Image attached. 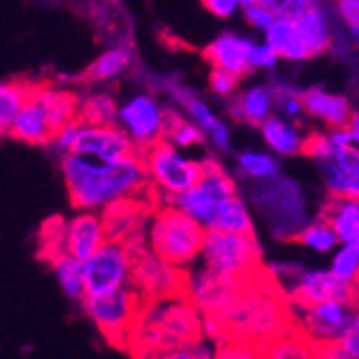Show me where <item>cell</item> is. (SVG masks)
<instances>
[{"label":"cell","instance_id":"f546056e","mask_svg":"<svg viewBox=\"0 0 359 359\" xmlns=\"http://www.w3.org/2000/svg\"><path fill=\"white\" fill-rule=\"evenodd\" d=\"M265 41L280 54V58H286V60H306L302 43H299V37H297L295 20L278 18L276 24L265 32Z\"/></svg>","mask_w":359,"mask_h":359},{"label":"cell","instance_id":"d590c367","mask_svg":"<svg viewBox=\"0 0 359 359\" xmlns=\"http://www.w3.org/2000/svg\"><path fill=\"white\" fill-rule=\"evenodd\" d=\"M330 269L342 282L359 288V243H340L332 252Z\"/></svg>","mask_w":359,"mask_h":359},{"label":"cell","instance_id":"30bf717a","mask_svg":"<svg viewBox=\"0 0 359 359\" xmlns=\"http://www.w3.org/2000/svg\"><path fill=\"white\" fill-rule=\"evenodd\" d=\"M86 265V297L104 295L125 286H132L134 278V256L121 241L108 239L90 258Z\"/></svg>","mask_w":359,"mask_h":359},{"label":"cell","instance_id":"60d3db41","mask_svg":"<svg viewBox=\"0 0 359 359\" xmlns=\"http://www.w3.org/2000/svg\"><path fill=\"white\" fill-rule=\"evenodd\" d=\"M239 80H241V76H237L233 72H226V69H219V67H213L211 76H209L211 90L219 97H231L233 93H237Z\"/></svg>","mask_w":359,"mask_h":359},{"label":"cell","instance_id":"7a4b0ae2","mask_svg":"<svg viewBox=\"0 0 359 359\" xmlns=\"http://www.w3.org/2000/svg\"><path fill=\"white\" fill-rule=\"evenodd\" d=\"M205 314L185 292L144 302L134 323L127 348L136 359H155L161 353L191 346L201 338Z\"/></svg>","mask_w":359,"mask_h":359},{"label":"cell","instance_id":"83f0119b","mask_svg":"<svg viewBox=\"0 0 359 359\" xmlns=\"http://www.w3.org/2000/svg\"><path fill=\"white\" fill-rule=\"evenodd\" d=\"M52 271L56 276V282L60 290L67 295L69 299L84 302L86 297V265L84 260L76 258L69 252H62L50 260Z\"/></svg>","mask_w":359,"mask_h":359},{"label":"cell","instance_id":"11a10c76","mask_svg":"<svg viewBox=\"0 0 359 359\" xmlns=\"http://www.w3.org/2000/svg\"><path fill=\"white\" fill-rule=\"evenodd\" d=\"M357 43H359V37H357Z\"/></svg>","mask_w":359,"mask_h":359},{"label":"cell","instance_id":"8d00e7d4","mask_svg":"<svg viewBox=\"0 0 359 359\" xmlns=\"http://www.w3.org/2000/svg\"><path fill=\"white\" fill-rule=\"evenodd\" d=\"M239 170L254 181H269L278 177V159L265 151H243L237 157Z\"/></svg>","mask_w":359,"mask_h":359},{"label":"cell","instance_id":"bcb514c9","mask_svg":"<svg viewBox=\"0 0 359 359\" xmlns=\"http://www.w3.org/2000/svg\"><path fill=\"white\" fill-rule=\"evenodd\" d=\"M338 13L348 26L351 35L359 37V0H338Z\"/></svg>","mask_w":359,"mask_h":359},{"label":"cell","instance_id":"603a6c76","mask_svg":"<svg viewBox=\"0 0 359 359\" xmlns=\"http://www.w3.org/2000/svg\"><path fill=\"white\" fill-rule=\"evenodd\" d=\"M260 134H263L265 144L282 157H292L306 153L308 138L299 132V127L292 125L286 116L271 114L263 125H260Z\"/></svg>","mask_w":359,"mask_h":359},{"label":"cell","instance_id":"b9f144b4","mask_svg":"<svg viewBox=\"0 0 359 359\" xmlns=\"http://www.w3.org/2000/svg\"><path fill=\"white\" fill-rule=\"evenodd\" d=\"M80 125H82V118H76V121H72L67 125H62L52 138L54 149L60 151L62 155L74 153V147H76V140H78V134H80Z\"/></svg>","mask_w":359,"mask_h":359},{"label":"cell","instance_id":"9c48e42d","mask_svg":"<svg viewBox=\"0 0 359 359\" xmlns=\"http://www.w3.org/2000/svg\"><path fill=\"white\" fill-rule=\"evenodd\" d=\"M142 159L149 179L168 201L194 187L205 170V161L187 157L183 149L170 144L168 140H159L157 144L149 147L142 153Z\"/></svg>","mask_w":359,"mask_h":359},{"label":"cell","instance_id":"d6986e66","mask_svg":"<svg viewBox=\"0 0 359 359\" xmlns=\"http://www.w3.org/2000/svg\"><path fill=\"white\" fill-rule=\"evenodd\" d=\"M254 46L256 43L248 37L226 32V35H219L215 41L209 43V48L205 50V56L211 62V67H219L226 72H233L237 76H245L252 69Z\"/></svg>","mask_w":359,"mask_h":359},{"label":"cell","instance_id":"ee69618b","mask_svg":"<svg viewBox=\"0 0 359 359\" xmlns=\"http://www.w3.org/2000/svg\"><path fill=\"white\" fill-rule=\"evenodd\" d=\"M280 60V54L267 43H256L252 50V69H273Z\"/></svg>","mask_w":359,"mask_h":359},{"label":"cell","instance_id":"4316f807","mask_svg":"<svg viewBox=\"0 0 359 359\" xmlns=\"http://www.w3.org/2000/svg\"><path fill=\"white\" fill-rule=\"evenodd\" d=\"M323 217L334 226L340 243H359V198L332 196Z\"/></svg>","mask_w":359,"mask_h":359},{"label":"cell","instance_id":"f5cc1de1","mask_svg":"<svg viewBox=\"0 0 359 359\" xmlns=\"http://www.w3.org/2000/svg\"><path fill=\"white\" fill-rule=\"evenodd\" d=\"M346 127H348V132H351L353 144H355V147H359V114H353Z\"/></svg>","mask_w":359,"mask_h":359},{"label":"cell","instance_id":"d4e9b609","mask_svg":"<svg viewBox=\"0 0 359 359\" xmlns=\"http://www.w3.org/2000/svg\"><path fill=\"white\" fill-rule=\"evenodd\" d=\"M35 100L43 106V110L48 112L54 132L62 125H67L76 118H80V102L78 97L65 88H54V86H32L30 93Z\"/></svg>","mask_w":359,"mask_h":359},{"label":"cell","instance_id":"2e32d148","mask_svg":"<svg viewBox=\"0 0 359 359\" xmlns=\"http://www.w3.org/2000/svg\"><path fill=\"white\" fill-rule=\"evenodd\" d=\"M74 153L102 161H121L138 155V147L121 125H95L82 121Z\"/></svg>","mask_w":359,"mask_h":359},{"label":"cell","instance_id":"e0dca14e","mask_svg":"<svg viewBox=\"0 0 359 359\" xmlns=\"http://www.w3.org/2000/svg\"><path fill=\"white\" fill-rule=\"evenodd\" d=\"M108 241V228L104 215L97 211H78L65 222V252L80 260L90 258Z\"/></svg>","mask_w":359,"mask_h":359},{"label":"cell","instance_id":"ab89813d","mask_svg":"<svg viewBox=\"0 0 359 359\" xmlns=\"http://www.w3.org/2000/svg\"><path fill=\"white\" fill-rule=\"evenodd\" d=\"M243 15H245L248 24L260 32H267L280 18L276 9H271L267 5H260V3H252V5L243 7Z\"/></svg>","mask_w":359,"mask_h":359},{"label":"cell","instance_id":"44dd1931","mask_svg":"<svg viewBox=\"0 0 359 359\" xmlns=\"http://www.w3.org/2000/svg\"><path fill=\"white\" fill-rule=\"evenodd\" d=\"M54 134L56 132H54L48 112L43 110V106L35 100V97L30 95L26 106L22 108V112L13 121L7 136L22 140V142H28V144H48V142H52Z\"/></svg>","mask_w":359,"mask_h":359},{"label":"cell","instance_id":"7402d4cb","mask_svg":"<svg viewBox=\"0 0 359 359\" xmlns=\"http://www.w3.org/2000/svg\"><path fill=\"white\" fill-rule=\"evenodd\" d=\"M295 28L306 58H314L330 48L332 28H330L327 11L323 9V5H316L304 15H299L295 20Z\"/></svg>","mask_w":359,"mask_h":359},{"label":"cell","instance_id":"681fc988","mask_svg":"<svg viewBox=\"0 0 359 359\" xmlns=\"http://www.w3.org/2000/svg\"><path fill=\"white\" fill-rule=\"evenodd\" d=\"M196 359H217V342L209 338H201L196 344H191Z\"/></svg>","mask_w":359,"mask_h":359},{"label":"cell","instance_id":"ffe728a7","mask_svg":"<svg viewBox=\"0 0 359 359\" xmlns=\"http://www.w3.org/2000/svg\"><path fill=\"white\" fill-rule=\"evenodd\" d=\"M177 102L181 104V108L187 112V116L198 123L203 127V132L209 136V140L213 142V147L217 151H228L231 149V132H228V125L213 114V110L201 100L198 95H194L185 88H177L175 90Z\"/></svg>","mask_w":359,"mask_h":359},{"label":"cell","instance_id":"ac0fdd59","mask_svg":"<svg viewBox=\"0 0 359 359\" xmlns=\"http://www.w3.org/2000/svg\"><path fill=\"white\" fill-rule=\"evenodd\" d=\"M106 228H108V239L127 243L129 239H136L147 235V226H149V209L138 203L134 196L123 198L108 209L102 211Z\"/></svg>","mask_w":359,"mask_h":359},{"label":"cell","instance_id":"3957f363","mask_svg":"<svg viewBox=\"0 0 359 359\" xmlns=\"http://www.w3.org/2000/svg\"><path fill=\"white\" fill-rule=\"evenodd\" d=\"M224 325V340H245L265 346L295 325L286 292L260 276L245 282L237 299L217 314Z\"/></svg>","mask_w":359,"mask_h":359},{"label":"cell","instance_id":"f1b7e54d","mask_svg":"<svg viewBox=\"0 0 359 359\" xmlns=\"http://www.w3.org/2000/svg\"><path fill=\"white\" fill-rule=\"evenodd\" d=\"M318 344L310 340L297 325L273 338L263 346L265 359H316L318 357Z\"/></svg>","mask_w":359,"mask_h":359},{"label":"cell","instance_id":"f907efd6","mask_svg":"<svg viewBox=\"0 0 359 359\" xmlns=\"http://www.w3.org/2000/svg\"><path fill=\"white\" fill-rule=\"evenodd\" d=\"M316 359H351L340 344H325L318 348V357Z\"/></svg>","mask_w":359,"mask_h":359},{"label":"cell","instance_id":"277c9868","mask_svg":"<svg viewBox=\"0 0 359 359\" xmlns=\"http://www.w3.org/2000/svg\"><path fill=\"white\" fill-rule=\"evenodd\" d=\"M205 237V226H201L175 205L157 209L147 226L149 248L181 269L191 267L201 258Z\"/></svg>","mask_w":359,"mask_h":359},{"label":"cell","instance_id":"74e56055","mask_svg":"<svg viewBox=\"0 0 359 359\" xmlns=\"http://www.w3.org/2000/svg\"><path fill=\"white\" fill-rule=\"evenodd\" d=\"M41 256L52 260L54 256L65 252V222L62 219H52L43 226L41 237Z\"/></svg>","mask_w":359,"mask_h":359},{"label":"cell","instance_id":"f35d334b","mask_svg":"<svg viewBox=\"0 0 359 359\" xmlns=\"http://www.w3.org/2000/svg\"><path fill=\"white\" fill-rule=\"evenodd\" d=\"M217 359H265V351L245 340H222L217 342Z\"/></svg>","mask_w":359,"mask_h":359},{"label":"cell","instance_id":"8992f818","mask_svg":"<svg viewBox=\"0 0 359 359\" xmlns=\"http://www.w3.org/2000/svg\"><path fill=\"white\" fill-rule=\"evenodd\" d=\"M144 299L134 286H125L104 295L84 297L82 306L100 334L114 346L127 348L134 323L140 314Z\"/></svg>","mask_w":359,"mask_h":359},{"label":"cell","instance_id":"7c38bea8","mask_svg":"<svg viewBox=\"0 0 359 359\" xmlns=\"http://www.w3.org/2000/svg\"><path fill=\"white\" fill-rule=\"evenodd\" d=\"M132 286L140 292L144 302L166 299L183 292L185 269L177 267L151 248L134 254V278Z\"/></svg>","mask_w":359,"mask_h":359},{"label":"cell","instance_id":"9a60e30c","mask_svg":"<svg viewBox=\"0 0 359 359\" xmlns=\"http://www.w3.org/2000/svg\"><path fill=\"white\" fill-rule=\"evenodd\" d=\"M292 310H302L325 299H344L359 304V288L342 282L332 269H302L284 290Z\"/></svg>","mask_w":359,"mask_h":359},{"label":"cell","instance_id":"4fadbf2b","mask_svg":"<svg viewBox=\"0 0 359 359\" xmlns=\"http://www.w3.org/2000/svg\"><path fill=\"white\" fill-rule=\"evenodd\" d=\"M357 306L359 304L344 299H325L320 304L295 310V325L318 346L338 344L351 327Z\"/></svg>","mask_w":359,"mask_h":359},{"label":"cell","instance_id":"ba28073f","mask_svg":"<svg viewBox=\"0 0 359 359\" xmlns=\"http://www.w3.org/2000/svg\"><path fill=\"white\" fill-rule=\"evenodd\" d=\"M306 153L316 164L323 183L332 196L359 198V147H338L327 134L308 138Z\"/></svg>","mask_w":359,"mask_h":359},{"label":"cell","instance_id":"4dcf8cb0","mask_svg":"<svg viewBox=\"0 0 359 359\" xmlns=\"http://www.w3.org/2000/svg\"><path fill=\"white\" fill-rule=\"evenodd\" d=\"M32 86L20 80H11L0 86V129L7 136L13 121L26 106Z\"/></svg>","mask_w":359,"mask_h":359},{"label":"cell","instance_id":"f6af8a7d","mask_svg":"<svg viewBox=\"0 0 359 359\" xmlns=\"http://www.w3.org/2000/svg\"><path fill=\"white\" fill-rule=\"evenodd\" d=\"M342 346V351L351 357V359H359V306L355 308L353 320H351V327L348 332L342 336V340L338 342Z\"/></svg>","mask_w":359,"mask_h":359},{"label":"cell","instance_id":"d6a6232c","mask_svg":"<svg viewBox=\"0 0 359 359\" xmlns=\"http://www.w3.org/2000/svg\"><path fill=\"white\" fill-rule=\"evenodd\" d=\"M129 65H132V52L127 48H112L104 52L100 58H95V62L86 72V78L95 82H108L127 72Z\"/></svg>","mask_w":359,"mask_h":359},{"label":"cell","instance_id":"8fae6325","mask_svg":"<svg viewBox=\"0 0 359 359\" xmlns=\"http://www.w3.org/2000/svg\"><path fill=\"white\" fill-rule=\"evenodd\" d=\"M245 282L224 276L201 260V265H191L185 269L183 292L203 310V314H222L243 290Z\"/></svg>","mask_w":359,"mask_h":359},{"label":"cell","instance_id":"7bdbcfd3","mask_svg":"<svg viewBox=\"0 0 359 359\" xmlns=\"http://www.w3.org/2000/svg\"><path fill=\"white\" fill-rule=\"evenodd\" d=\"M276 97H278V106H280V110H282V114L286 118H299L306 112L302 95H295L292 90H286V88L278 86Z\"/></svg>","mask_w":359,"mask_h":359},{"label":"cell","instance_id":"db71d44e","mask_svg":"<svg viewBox=\"0 0 359 359\" xmlns=\"http://www.w3.org/2000/svg\"><path fill=\"white\" fill-rule=\"evenodd\" d=\"M256 3H260V5H267V7H271V9H276V11H278V7H280L282 0H256Z\"/></svg>","mask_w":359,"mask_h":359},{"label":"cell","instance_id":"836d02e7","mask_svg":"<svg viewBox=\"0 0 359 359\" xmlns=\"http://www.w3.org/2000/svg\"><path fill=\"white\" fill-rule=\"evenodd\" d=\"M205 132L198 123H194L191 118H183L177 112H168V123H166V134L164 140L179 149H194L201 147L205 140Z\"/></svg>","mask_w":359,"mask_h":359},{"label":"cell","instance_id":"484cf974","mask_svg":"<svg viewBox=\"0 0 359 359\" xmlns=\"http://www.w3.org/2000/svg\"><path fill=\"white\" fill-rule=\"evenodd\" d=\"M231 114L239 121L263 125L278 106V97L273 86H250L239 95V100L231 104Z\"/></svg>","mask_w":359,"mask_h":359},{"label":"cell","instance_id":"7dc6e473","mask_svg":"<svg viewBox=\"0 0 359 359\" xmlns=\"http://www.w3.org/2000/svg\"><path fill=\"white\" fill-rule=\"evenodd\" d=\"M316 5H320V0H282L278 7V15L297 20L299 15H304L306 11H310Z\"/></svg>","mask_w":359,"mask_h":359},{"label":"cell","instance_id":"e575fe53","mask_svg":"<svg viewBox=\"0 0 359 359\" xmlns=\"http://www.w3.org/2000/svg\"><path fill=\"white\" fill-rule=\"evenodd\" d=\"M118 108L114 97L106 93L88 95L80 106V118L95 125H116L118 123Z\"/></svg>","mask_w":359,"mask_h":359},{"label":"cell","instance_id":"816d5d0a","mask_svg":"<svg viewBox=\"0 0 359 359\" xmlns=\"http://www.w3.org/2000/svg\"><path fill=\"white\" fill-rule=\"evenodd\" d=\"M155 359H196V355H194L191 346H183V348H175V351H168V353H161Z\"/></svg>","mask_w":359,"mask_h":359},{"label":"cell","instance_id":"c3c4849f","mask_svg":"<svg viewBox=\"0 0 359 359\" xmlns=\"http://www.w3.org/2000/svg\"><path fill=\"white\" fill-rule=\"evenodd\" d=\"M205 5V9L209 13H213L215 18H233L239 9H241V0H201Z\"/></svg>","mask_w":359,"mask_h":359},{"label":"cell","instance_id":"cb8c5ba5","mask_svg":"<svg viewBox=\"0 0 359 359\" xmlns=\"http://www.w3.org/2000/svg\"><path fill=\"white\" fill-rule=\"evenodd\" d=\"M302 97L306 112L330 127H346L353 116L351 104L342 95H334L323 88H310Z\"/></svg>","mask_w":359,"mask_h":359},{"label":"cell","instance_id":"1f68e13d","mask_svg":"<svg viewBox=\"0 0 359 359\" xmlns=\"http://www.w3.org/2000/svg\"><path fill=\"white\" fill-rule=\"evenodd\" d=\"M297 241L302 245H306L308 250L316 252V254H332L340 245V239H338V235L334 231V226L325 217L308 222L299 231Z\"/></svg>","mask_w":359,"mask_h":359},{"label":"cell","instance_id":"5b68a950","mask_svg":"<svg viewBox=\"0 0 359 359\" xmlns=\"http://www.w3.org/2000/svg\"><path fill=\"white\" fill-rule=\"evenodd\" d=\"M237 194L235 181L228 177L222 166L213 159L205 161L203 177L198 179L194 187L187 191L175 196L168 205H175L189 217H194L205 231H217L219 215L226 207V203Z\"/></svg>","mask_w":359,"mask_h":359},{"label":"cell","instance_id":"5bb4252c","mask_svg":"<svg viewBox=\"0 0 359 359\" xmlns=\"http://www.w3.org/2000/svg\"><path fill=\"white\" fill-rule=\"evenodd\" d=\"M168 112L159 106L153 95L138 93L118 108V125L136 142L138 149L147 151L149 147L164 140Z\"/></svg>","mask_w":359,"mask_h":359},{"label":"cell","instance_id":"6da1fadb","mask_svg":"<svg viewBox=\"0 0 359 359\" xmlns=\"http://www.w3.org/2000/svg\"><path fill=\"white\" fill-rule=\"evenodd\" d=\"M69 201L78 211L102 213L110 205L136 196L149 175L140 155L121 161H102L80 153L62 155L60 161Z\"/></svg>","mask_w":359,"mask_h":359},{"label":"cell","instance_id":"52a82bcc","mask_svg":"<svg viewBox=\"0 0 359 359\" xmlns=\"http://www.w3.org/2000/svg\"><path fill=\"white\" fill-rule=\"evenodd\" d=\"M201 260L224 276L248 282L260 271V248L254 233L207 231Z\"/></svg>","mask_w":359,"mask_h":359}]
</instances>
